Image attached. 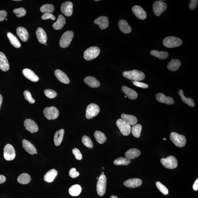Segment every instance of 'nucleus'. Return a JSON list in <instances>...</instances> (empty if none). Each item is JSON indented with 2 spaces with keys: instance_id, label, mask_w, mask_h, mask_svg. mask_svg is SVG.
<instances>
[{
  "instance_id": "obj_26",
  "label": "nucleus",
  "mask_w": 198,
  "mask_h": 198,
  "mask_svg": "<svg viewBox=\"0 0 198 198\" xmlns=\"http://www.w3.org/2000/svg\"><path fill=\"white\" fill-rule=\"evenodd\" d=\"M17 35L22 41H27L29 38V34L27 30L23 27H19L16 30Z\"/></svg>"
},
{
  "instance_id": "obj_18",
  "label": "nucleus",
  "mask_w": 198,
  "mask_h": 198,
  "mask_svg": "<svg viewBox=\"0 0 198 198\" xmlns=\"http://www.w3.org/2000/svg\"><path fill=\"white\" fill-rule=\"evenodd\" d=\"M94 23L98 24L101 29H104L108 27L109 21L106 16H101L94 20Z\"/></svg>"
},
{
  "instance_id": "obj_2",
  "label": "nucleus",
  "mask_w": 198,
  "mask_h": 198,
  "mask_svg": "<svg viewBox=\"0 0 198 198\" xmlns=\"http://www.w3.org/2000/svg\"><path fill=\"white\" fill-rule=\"evenodd\" d=\"M182 43L181 39L175 36H168L165 38L163 40L164 46L167 48L177 47L180 46Z\"/></svg>"
},
{
  "instance_id": "obj_1",
  "label": "nucleus",
  "mask_w": 198,
  "mask_h": 198,
  "mask_svg": "<svg viewBox=\"0 0 198 198\" xmlns=\"http://www.w3.org/2000/svg\"><path fill=\"white\" fill-rule=\"evenodd\" d=\"M123 75L127 79L138 81L144 80L145 74L142 72L137 70H133L131 71H124L123 72Z\"/></svg>"
},
{
  "instance_id": "obj_55",
  "label": "nucleus",
  "mask_w": 198,
  "mask_h": 198,
  "mask_svg": "<svg viewBox=\"0 0 198 198\" xmlns=\"http://www.w3.org/2000/svg\"><path fill=\"white\" fill-rule=\"evenodd\" d=\"M6 181V178L4 175H0V184L3 183Z\"/></svg>"
},
{
  "instance_id": "obj_11",
  "label": "nucleus",
  "mask_w": 198,
  "mask_h": 198,
  "mask_svg": "<svg viewBox=\"0 0 198 198\" xmlns=\"http://www.w3.org/2000/svg\"><path fill=\"white\" fill-rule=\"evenodd\" d=\"M100 109L97 105L92 103L88 105L86 110V117L89 119L93 118L98 114Z\"/></svg>"
},
{
  "instance_id": "obj_35",
  "label": "nucleus",
  "mask_w": 198,
  "mask_h": 198,
  "mask_svg": "<svg viewBox=\"0 0 198 198\" xmlns=\"http://www.w3.org/2000/svg\"><path fill=\"white\" fill-rule=\"evenodd\" d=\"M151 55L161 60L166 59L169 56V53L166 52L159 51L157 50H152L151 52Z\"/></svg>"
},
{
  "instance_id": "obj_52",
  "label": "nucleus",
  "mask_w": 198,
  "mask_h": 198,
  "mask_svg": "<svg viewBox=\"0 0 198 198\" xmlns=\"http://www.w3.org/2000/svg\"><path fill=\"white\" fill-rule=\"evenodd\" d=\"M198 3L197 0H191L189 5V9L191 10L195 9Z\"/></svg>"
},
{
  "instance_id": "obj_27",
  "label": "nucleus",
  "mask_w": 198,
  "mask_h": 198,
  "mask_svg": "<svg viewBox=\"0 0 198 198\" xmlns=\"http://www.w3.org/2000/svg\"><path fill=\"white\" fill-rule=\"evenodd\" d=\"M84 81L85 83L92 88H97L100 86V83L94 77H86Z\"/></svg>"
},
{
  "instance_id": "obj_13",
  "label": "nucleus",
  "mask_w": 198,
  "mask_h": 198,
  "mask_svg": "<svg viewBox=\"0 0 198 198\" xmlns=\"http://www.w3.org/2000/svg\"><path fill=\"white\" fill-rule=\"evenodd\" d=\"M73 5L71 2H66L62 4L61 7V11L64 15L67 17H70L73 13Z\"/></svg>"
},
{
  "instance_id": "obj_9",
  "label": "nucleus",
  "mask_w": 198,
  "mask_h": 198,
  "mask_svg": "<svg viewBox=\"0 0 198 198\" xmlns=\"http://www.w3.org/2000/svg\"><path fill=\"white\" fill-rule=\"evenodd\" d=\"M116 124L123 135L127 136L130 134L131 128L130 125L128 123L123 119H119L117 120Z\"/></svg>"
},
{
  "instance_id": "obj_56",
  "label": "nucleus",
  "mask_w": 198,
  "mask_h": 198,
  "mask_svg": "<svg viewBox=\"0 0 198 198\" xmlns=\"http://www.w3.org/2000/svg\"><path fill=\"white\" fill-rule=\"evenodd\" d=\"M3 101V97H2L1 95L0 94V109L1 108V106L2 104V103Z\"/></svg>"
},
{
  "instance_id": "obj_17",
  "label": "nucleus",
  "mask_w": 198,
  "mask_h": 198,
  "mask_svg": "<svg viewBox=\"0 0 198 198\" xmlns=\"http://www.w3.org/2000/svg\"><path fill=\"white\" fill-rule=\"evenodd\" d=\"M10 68L7 56L3 52H0V69L4 72L8 71Z\"/></svg>"
},
{
  "instance_id": "obj_61",
  "label": "nucleus",
  "mask_w": 198,
  "mask_h": 198,
  "mask_svg": "<svg viewBox=\"0 0 198 198\" xmlns=\"http://www.w3.org/2000/svg\"><path fill=\"white\" fill-rule=\"evenodd\" d=\"M95 1L97 2V1H99V0H97V1H96H96Z\"/></svg>"
},
{
  "instance_id": "obj_39",
  "label": "nucleus",
  "mask_w": 198,
  "mask_h": 198,
  "mask_svg": "<svg viewBox=\"0 0 198 198\" xmlns=\"http://www.w3.org/2000/svg\"><path fill=\"white\" fill-rule=\"evenodd\" d=\"M69 193L73 196H76L80 194L82 191V187L79 185H74L70 187Z\"/></svg>"
},
{
  "instance_id": "obj_3",
  "label": "nucleus",
  "mask_w": 198,
  "mask_h": 198,
  "mask_svg": "<svg viewBox=\"0 0 198 198\" xmlns=\"http://www.w3.org/2000/svg\"><path fill=\"white\" fill-rule=\"evenodd\" d=\"M170 139L172 142L177 147H182L186 144V137L184 135L178 134L176 132H173L171 133Z\"/></svg>"
},
{
  "instance_id": "obj_57",
  "label": "nucleus",
  "mask_w": 198,
  "mask_h": 198,
  "mask_svg": "<svg viewBox=\"0 0 198 198\" xmlns=\"http://www.w3.org/2000/svg\"><path fill=\"white\" fill-rule=\"evenodd\" d=\"M110 198H118V197L116 196H111Z\"/></svg>"
},
{
  "instance_id": "obj_37",
  "label": "nucleus",
  "mask_w": 198,
  "mask_h": 198,
  "mask_svg": "<svg viewBox=\"0 0 198 198\" xmlns=\"http://www.w3.org/2000/svg\"><path fill=\"white\" fill-rule=\"evenodd\" d=\"M94 136L96 141L100 144H103L106 142V135L100 131H97L94 133Z\"/></svg>"
},
{
  "instance_id": "obj_54",
  "label": "nucleus",
  "mask_w": 198,
  "mask_h": 198,
  "mask_svg": "<svg viewBox=\"0 0 198 198\" xmlns=\"http://www.w3.org/2000/svg\"><path fill=\"white\" fill-rule=\"evenodd\" d=\"M193 189L195 191H197L198 190V179L196 180L194 183L193 185Z\"/></svg>"
},
{
  "instance_id": "obj_12",
  "label": "nucleus",
  "mask_w": 198,
  "mask_h": 198,
  "mask_svg": "<svg viewBox=\"0 0 198 198\" xmlns=\"http://www.w3.org/2000/svg\"><path fill=\"white\" fill-rule=\"evenodd\" d=\"M4 158L7 161H11L15 158L16 152L13 146L10 144L6 145L4 148Z\"/></svg>"
},
{
  "instance_id": "obj_19",
  "label": "nucleus",
  "mask_w": 198,
  "mask_h": 198,
  "mask_svg": "<svg viewBox=\"0 0 198 198\" xmlns=\"http://www.w3.org/2000/svg\"><path fill=\"white\" fill-rule=\"evenodd\" d=\"M22 143H23V148L29 154L33 155H35L36 153L37 152V150L35 147L29 141L26 139H23Z\"/></svg>"
},
{
  "instance_id": "obj_30",
  "label": "nucleus",
  "mask_w": 198,
  "mask_h": 198,
  "mask_svg": "<svg viewBox=\"0 0 198 198\" xmlns=\"http://www.w3.org/2000/svg\"><path fill=\"white\" fill-rule=\"evenodd\" d=\"M58 172L55 169H52L46 173L44 177V181L47 182H52L57 175Z\"/></svg>"
},
{
  "instance_id": "obj_22",
  "label": "nucleus",
  "mask_w": 198,
  "mask_h": 198,
  "mask_svg": "<svg viewBox=\"0 0 198 198\" xmlns=\"http://www.w3.org/2000/svg\"><path fill=\"white\" fill-rule=\"evenodd\" d=\"M122 89L123 92L126 95L127 97L130 100H134L138 97V94L137 93L132 89L126 86H123Z\"/></svg>"
},
{
  "instance_id": "obj_58",
  "label": "nucleus",
  "mask_w": 198,
  "mask_h": 198,
  "mask_svg": "<svg viewBox=\"0 0 198 198\" xmlns=\"http://www.w3.org/2000/svg\"><path fill=\"white\" fill-rule=\"evenodd\" d=\"M21 1V0H16V1Z\"/></svg>"
},
{
  "instance_id": "obj_34",
  "label": "nucleus",
  "mask_w": 198,
  "mask_h": 198,
  "mask_svg": "<svg viewBox=\"0 0 198 198\" xmlns=\"http://www.w3.org/2000/svg\"><path fill=\"white\" fill-rule=\"evenodd\" d=\"M7 36L12 46L17 48H19L21 47V43L16 36L14 35L11 32H8Z\"/></svg>"
},
{
  "instance_id": "obj_50",
  "label": "nucleus",
  "mask_w": 198,
  "mask_h": 198,
  "mask_svg": "<svg viewBox=\"0 0 198 198\" xmlns=\"http://www.w3.org/2000/svg\"><path fill=\"white\" fill-rule=\"evenodd\" d=\"M42 19L43 20L51 19L52 20H56L55 16L51 13H44L42 16Z\"/></svg>"
},
{
  "instance_id": "obj_62",
  "label": "nucleus",
  "mask_w": 198,
  "mask_h": 198,
  "mask_svg": "<svg viewBox=\"0 0 198 198\" xmlns=\"http://www.w3.org/2000/svg\"><path fill=\"white\" fill-rule=\"evenodd\" d=\"M124 97H125V98H127V96H124Z\"/></svg>"
},
{
  "instance_id": "obj_53",
  "label": "nucleus",
  "mask_w": 198,
  "mask_h": 198,
  "mask_svg": "<svg viewBox=\"0 0 198 198\" xmlns=\"http://www.w3.org/2000/svg\"><path fill=\"white\" fill-rule=\"evenodd\" d=\"M7 16V12L5 11H0V21H2L5 19Z\"/></svg>"
},
{
  "instance_id": "obj_21",
  "label": "nucleus",
  "mask_w": 198,
  "mask_h": 198,
  "mask_svg": "<svg viewBox=\"0 0 198 198\" xmlns=\"http://www.w3.org/2000/svg\"><path fill=\"white\" fill-rule=\"evenodd\" d=\"M36 35L40 43L43 44L46 43L47 41V36L43 29L41 28H38L36 31Z\"/></svg>"
},
{
  "instance_id": "obj_28",
  "label": "nucleus",
  "mask_w": 198,
  "mask_h": 198,
  "mask_svg": "<svg viewBox=\"0 0 198 198\" xmlns=\"http://www.w3.org/2000/svg\"><path fill=\"white\" fill-rule=\"evenodd\" d=\"M141 155L140 151L135 148L129 149L125 153V156L128 159H134L137 158Z\"/></svg>"
},
{
  "instance_id": "obj_41",
  "label": "nucleus",
  "mask_w": 198,
  "mask_h": 198,
  "mask_svg": "<svg viewBox=\"0 0 198 198\" xmlns=\"http://www.w3.org/2000/svg\"><path fill=\"white\" fill-rule=\"evenodd\" d=\"M131 162V160L123 157H119L114 161V164L118 165H127L130 164Z\"/></svg>"
},
{
  "instance_id": "obj_47",
  "label": "nucleus",
  "mask_w": 198,
  "mask_h": 198,
  "mask_svg": "<svg viewBox=\"0 0 198 198\" xmlns=\"http://www.w3.org/2000/svg\"><path fill=\"white\" fill-rule=\"evenodd\" d=\"M24 98L26 100L29 102L30 104H33L35 102V100L32 98L31 92L29 91L25 90L24 92Z\"/></svg>"
},
{
  "instance_id": "obj_10",
  "label": "nucleus",
  "mask_w": 198,
  "mask_h": 198,
  "mask_svg": "<svg viewBox=\"0 0 198 198\" xmlns=\"http://www.w3.org/2000/svg\"><path fill=\"white\" fill-rule=\"evenodd\" d=\"M167 7L166 3L163 1H156L153 4V10L155 16H160L166 10Z\"/></svg>"
},
{
  "instance_id": "obj_43",
  "label": "nucleus",
  "mask_w": 198,
  "mask_h": 198,
  "mask_svg": "<svg viewBox=\"0 0 198 198\" xmlns=\"http://www.w3.org/2000/svg\"><path fill=\"white\" fill-rule=\"evenodd\" d=\"M83 143L88 148H92L93 147V144L91 139L86 135H84L82 138Z\"/></svg>"
},
{
  "instance_id": "obj_25",
  "label": "nucleus",
  "mask_w": 198,
  "mask_h": 198,
  "mask_svg": "<svg viewBox=\"0 0 198 198\" xmlns=\"http://www.w3.org/2000/svg\"><path fill=\"white\" fill-rule=\"evenodd\" d=\"M55 74L56 78L60 82L65 84H68L70 83V80L68 76L61 70H57L55 71Z\"/></svg>"
},
{
  "instance_id": "obj_33",
  "label": "nucleus",
  "mask_w": 198,
  "mask_h": 198,
  "mask_svg": "<svg viewBox=\"0 0 198 198\" xmlns=\"http://www.w3.org/2000/svg\"><path fill=\"white\" fill-rule=\"evenodd\" d=\"M65 18L62 15H59L57 21L53 24V27L56 30L61 29L65 25Z\"/></svg>"
},
{
  "instance_id": "obj_40",
  "label": "nucleus",
  "mask_w": 198,
  "mask_h": 198,
  "mask_svg": "<svg viewBox=\"0 0 198 198\" xmlns=\"http://www.w3.org/2000/svg\"><path fill=\"white\" fill-rule=\"evenodd\" d=\"M142 126L141 125L137 124L134 125L131 128V132L134 137L138 138L140 137Z\"/></svg>"
},
{
  "instance_id": "obj_60",
  "label": "nucleus",
  "mask_w": 198,
  "mask_h": 198,
  "mask_svg": "<svg viewBox=\"0 0 198 198\" xmlns=\"http://www.w3.org/2000/svg\"><path fill=\"white\" fill-rule=\"evenodd\" d=\"M164 139V140H166V139H165V138H163Z\"/></svg>"
},
{
  "instance_id": "obj_48",
  "label": "nucleus",
  "mask_w": 198,
  "mask_h": 198,
  "mask_svg": "<svg viewBox=\"0 0 198 198\" xmlns=\"http://www.w3.org/2000/svg\"><path fill=\"white\" fill-rule=\"evenodd\" d=\"M72 153H73L76 158L78 160H81L82 158V155L80 151L77 148H74L72 150Z\"/></svg>"
},
{
  "instance_id": "obj_16",
  "label": "nucleus",
  "mask_w": 198,
  "mask_h": 198,
  "mask_svg": "<svg viewBox=\"0 0 198 198\" xmlns=\"http://www.w3.org/2000/svg\"><path fill=\"white\" fill-rule=\"evenodd\" d=\"M24 124L26 129L31 133L37 132L38 130L37 124L31 119H26L24 121Z\"/></svg>"
},
{
  "instance_id": "obj_23",
  "label": "nucleus",
  "mask_w": 198,
  "mask_h": 198,
  "mask_svg": "<svg viewBox=\"0 0 198 198\" xmlns=\"http://www.w3.org/2000/svg\"><path fill=\"white\" fill-rule=\"evenodd\" d=\"M23 74L25 77L31 81L37 82L39 80L38 77L34 72L29 69H25L23 70Z\"/></svg>"
},
{
  "instance_id": "obj_8",
  "label": "nucleus",
  "mask_w": 198,
  "mask_h": 198,
  "mask_svg": "<svg viewBox=\"0 0 198 198\" xmlns=\"http://www.w3.org/2000/svg\"><path fill=\"white\" fill-rule=\"evenodd\" d=\"M44 116L48 120H54L57 118L59 115V112L55 107H46L43 110Z\"/></svg>"
},
{
  "instance_id": "obj_32",
  "label": "nucleus",
  "mask_w": 198,
  "mask_h": 198,
  "mask_svg": "<svg viewBox=\"0 0 198 198\" xmlns=\"http://www.w3.org/2000/svg\"><path fill=\"white\" fill-rule=\"evenodd\" d=\"M64 130L63 129H61L55 133L54 136V142L56 146H58L61 143L63 140Z\"/></svg>"
},
{
  "instance_id": "obj_14",
  "label": "nucleus",
  "mask_w": 198,
  "mask_h": 198,
  "mask_svg": "<svg viewBox=\"0 0 198 198\" xmlns=\"http://www.w3.org/2000/svg\"><path fill=\"white\" fill-rule=\"evenodd\" d=\"M132 11L135 16L139 19L144 20L146 19L147 17L146 12L140 6H134L132 8Z\"/></svg>"
},
{
  "instance_id": "obj_29",
  "label": "nucleus",
  "mask_w": 198,
  "mask_h": 198,
  "mask_svg": "<svg viewBox=\"0 0 198 198\" xmlns=\"http://www.w3.org/2000/svg\"><path fill=\"white\" fill-rule=\"evenodd\" d=\"M181 65V62L178 59H173L169 62L167 68L172 71H176L179 69Z\"/></svg>"
},
{
  "instance_id": "obj_6",
  "label": "nucleus",
  "mask_w": 198,
  "mask_h": 198,
  "mask_svg": "<svg viewBox=\"0 0 198 198\" xmlns=\"http://www.w3.org/2000/svg\"><path fill=\"white\" fill-rule=\"evenodd\" d=\"M106 178L104 174L101 175L98 179L97 184V191L99 196H102L106 193Z\"/></svg>"
},
{
  "instance_id": "obj_42",
  "label": "nucleus",
  "mask_w": 198,
  "mask_h": 198,
  "mask_svg": "<svg viewBox=\"0 0 198 198\" xmlns=\"http://www.w3.org/2000/svg\"><path fill=\"white\" fill-rule=\"evenodd\" d=\"M40 11L42 13H52L54 11V7L52 4H45L40 7Z\"/></svg>"
},
{
  "instance_id": "obj_36",
  "label": "nucleus",
  "mask_w": 198,
  "mask_h": 198,
  "mask_svg": "<svg viewBox=\"0 0 198 198\" xmlns=\"http://www.w3.org/2000/svg\"><path fill=\"white\" fill-rule=\"evenodd\" d=\"M179 96H181L182 101L185 104L190 106L193 107L195 106L194 101L192 99L187 98L184 95L183 92L182 90H181L178 93Z\"/></svg>"
},
{
  "instance_id": "obj_24",
  "label": "nucleus",
  "mask_w": 198,
  "mask_h": 198,
  "mask_svg": "<svg viewBox=\"0 0 198 198\" xmlns=\"http://www.w3.org/2000/svg\"><path fill=\"white\" fill-rule=\"evenodd\" d=\"M118 26L119 29L123 33L129 34L132 31V28L131 26L124 20H121L119 21Z\"/></svg>"
},
{
  "instance_id": "obj_59",
  "label": "nucleus",
  "mask_w": 198,
  "mask_h": 198,
  "mask_svg": "<svg viewBox=\"0 0 198 198\" xmlns=\"http://www.w3.org/2000/svg\"><path fill=\"white\" fill-rule=\"evenodd\" d=\"M102 175L104 174V172H102Z\"/></svg>"
},
{
  "instance_id": "obj_5",
  "label": "nucleus",
  "mask_w": 198,
  "mask_h": 198,
  "mask_svg": "<svg viewBox=\"0 0 198 198\" xmlns=\"http://www.w3.org/2000/svg\"><path fill=\"white\" fill-rule=\"evenodd\" d=\"M100 50L97 47L92 46L88 48L84 53V58L85 59L90 61L96 58L99 55Z\"/></svg>"
},
{
  "instance_id": "obj_4",
  "label": "nucleus",
  "mask_w": 198,
  "mask_h": 198,
  "mask_svg": "<svg viewBox=\"0 0 198 198\" xmlns=\"http://www.w3.org/2000/svg\"><path fill=\"white\" fill-rule=\"evenodd\" d=\"M74 36V32L68 31L65 32L60 39V45L63 48L67 47L70 45Z\"/></svg>"
},
{
  "instance_id": "obj_51",
  "label": "nucleus",
  "mask_w": 198,
  "mask_h": 198,
  "mask_svg": "<svg viewBox=\"0 0 198 198\" xmlns=\"http://www.w3.org/2000/svg\"><path fill=\"white\" fill-rule=\"evenodd\" d=\"M132 82L135 86L138 87L143 88H147L149 87L148 85L143 83L139 82L138 81Z\"/></svg>"
},
{
  "instance_id": "obj_46",
  "label": "nucleus",
  "mask_w": 198,
  "mask_h": 198,
  "mask_svg": "<svg viewBox=\"0 0 198 198\" xmlns=\"http://www.w3.org/2000/svg\"><path fill=\"white\" fill-rule=\"evenodd\" d=\"M44 92L46 96L50 99L55 98L57 95V93L55 91L49 89L44 90Z\"/></svg>"
},
{
  "instance_id": "obj_31",
  "label": "nucleus",
  "mask_w": 198,
  "mask_h": 198,
  "mask_svg": "<svg viewBox=\"0 0 198 198\" xmlns=\"http://www.w3.org/2000/svg\"><path fill=\"white\" fill-rule=\"evenodd\" d=\"M121 118L123 120L131 126H134L138 122L136 117L133 115L123 114L121 115Z\"/></svg>"
},
{
  "instance_id": "obj_15",
  "label": "nucleus",
  "mask_w": 198,
  "mask_h": 198,
  "mask_svg": "<svg viewBox=\"0 0 198 198\" xmlns=\"http://www.w3.org/2000/svg\"><path fill=\"white\" fill-rule=\"evenodd\" d=\"M155 98L158 102L167 105H173L174 104L173 99L170 97H166L162 93H159L155 95Z\"/></svg>"
},
{
  "instance_id": "obj_20",
  "label": "nucleus",
  "mask_w": 198,
  "mask_h": 198,
  "mask_svg": "<svg viewBox=\"0 0 198 198\" xmlns=\"http://www.w3.org/2000/svg\"><path fill=\"white\" fill-rule=\"evenodd\" d=\"M142 181L139 178H132L127 180L124 182L125 186L129 188H135L140 186Z\"/></svg>"
},
{
  "instance_id": "obj_64",
  "label": "nucleus",
  "mask_w": 198,
  "mask_h": 198,
  "mask_svg": "<svg viewBox=\"0 0 198 198\" xmlns=\"http://www.w3.org/2000/svg\"><path fill=\"white\" fill-rule=\"evenodd\" d=\"M5 20H7V19H5Z\"/></svg>"
},
{
  "instance_id": "obj_38",
  "label": "nucleus",
  "mask_w": 198,
  "mask_h": 198,
  "mask_svg": "<svg viewBox=\"0 0 198 198\" xmlns=\"http://www.w3.org/2000/svg\"><path fill=\"white\" fill-rule=\"evenodd\" d=\"M31 180V177L27 173H22L17 178L18 182L22 184H26L29 183Z\"/></svg>"
},
{
  "instance_id": "obj_45",
  "label": "nucleus",
  "mask_w": 198,
  "mask_h": 198,
  "mask_svg": "<svg viewBox=\"0 0 198 198\" xmlns=\"http://www.w3.org/2000/svg\"><path fill=\"white\" fill-rule=\"evenodd\" d=\"M13 12L18 17H23L26 15V11L23 7L18 8L13 10Z\"/></svg>"
},
{
  "instance_id": "obj_7",
  "label": "nucleus",
  "mask_w": 198,
  "mask_h": 198,
  "mask_svg": "<svg viewBox=\"0 0 198 198\" xmlns=\"http://www.w3.org/2000/svg\"><path fill=\"white\" fill-rule=\"evenodd\" d=\"M160 162L164 167L168 169H173L176 168L178 165L176 158L173 155H170L166 158H162Z\"/></svg>"
},
{
  "instance_id": "obj_44",
  "label": "nucleus",
  "mask_w": 198,
  "mask_h": 198,
  "mask_svg": "<svg viewBox=\"0 0 198 198\" xmlns=\"http://www.w3.org/2000/svg\"><path fill=\"white\" fill-rule=\"evenodd\" d=\"M156 187L160 191L161 193L163 194L164 195H167L169 193L168 189L164 185H163V184L161 183L160 182H156Z\"/></svg>"
},
{
  "instance_id": "obj_63",
  "label": "nucleus",
  "mask_w": 198,
  "mask_h": 198,
  "mask_svg": "<svg viewBox=\"0 0 198 198\" xmlns=\"http://www.w3.org/2000/svg\"><path fill=\"white\" fill-rule=\"evenodd\" d=\"M97 179H98V177H97Z\"/></svg>"
},
{
  "instance_id": "obj_49",
  "label": "nucleus",
  "mask_w": 198,
  "mask_h": 198,
  "mask_svg": "<svg viewBox=\"0 0 198 198\" xmlns=\"http://www.w3.org/2000/svg\"><path fill=\"white\" fill-rule=\"evenodd\" d=\"M70 176L72 178H75L78 177L79 176V173L77 171L76 169L74 168H73L70 169L69 173Z\"/></svg>"
}]
</instances>
